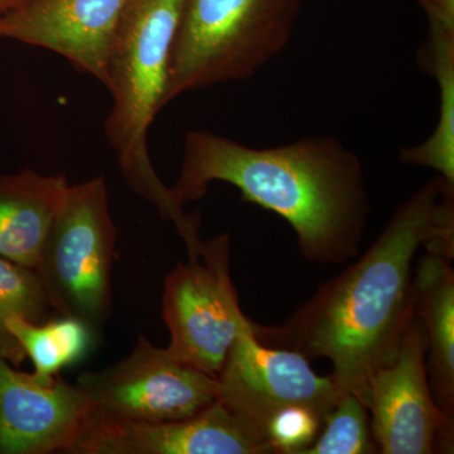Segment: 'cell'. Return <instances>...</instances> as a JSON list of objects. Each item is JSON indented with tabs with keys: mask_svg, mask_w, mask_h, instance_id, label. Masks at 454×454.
I'll return each mask as SVG.
<instances>
[{
	"mask_svg": "<svg viewBox=\"0 0 454 454\" xmlns=\"http://www.w3.org/2000/svg\"><path fill=\"white\" fill-rule=\"evenodd\" d=\"M419 247L454 259V184L439 176L400 203L360 259L322 284L283 324L253 322L256 340L309 361L327 358L340 389L366 406L372 376L394 363L415 316Z\"/></svg>",
	"mask_w": 454,
	"mask_h": 454,
	"instance_id": "1",
	"label": "cell"
},
{
	"mask_svg": "<svg viewBox=\"0 0 454 454\" xmlns=\"http://www.w3.org/2000/svg\"><path fill=\"white\" fill-rule=\"evenodd\" d=\"M212 182L231 184L245 201L286 220L309 262L336 265L357 256L369 193L357 155L334 137L256 149L211 131H188L173 197L184 207Z\"/></svg>",
	"mask_w": 454,
	"mask_h": 454,
	"instance_id": "2",
	"label": "cell"
},
{
	"mask_svg": "<svg viewBox=\"0 0 454 454\" xmlns=\"http://www.w3.org/2000/svg\"><path fill=\"white\" fill-rule=\"evenodd\" d=\"M184 0H129L107 59L113 107L104 122L122 177L137 195L175 223L188 254L199 250L200 215H188L160 181L149 157L148 134L167 106L170 51Z\"/></svg>",
	"mask_w": 454,
	"mask_h": 454,
	"instance_id": "3",
	"label": "cell"
},
{
	"mask_svg": "<svg viewBox=\"0 0 454 454\" xmlns=\"http://www.w3.org/2000/svg\"><path fill=\"white\" fill-rule=\"evenodd\" d=\"M301 0H184L167 106L184 92L249 79L291 38Z\"/></svg>",
	"mask_w": 454,
	"mask_h": 454,
	"instance_id": "4",
	"label": "cell"
},
{
	"mask_svg": "<svg viewBox=\"0 0 454 454\" xmlns=\"http://www.w3.org/2000/svg\"><path fill=\"white\" fill-rule=\"evenodd\" d=\"M115 244L106 177L70 184L35 271L53 310L79 319L94 333L112 315Z\"/></svg>",
	"mask_w": 454,
	"mask_h": 454,
	"instance_id": "5",
	"label": "cell"
},
{
	"mask_svg": "<svg viewBox=\"0 0 454 454\" xmlns=\"http://www.w3.org/2000/svg\"><path fill=\"white\" fill-rule=\"evenodd\" d=\"M164 324L168 352L217 378L230 348L250 325L230 276V235L202 241L199 258L188 259L164 278Z\"/></svg>",
	"mask_w": 454,
	"mask_h": 454,
	"instance_id": "6",
	"label": "cell"
},
{
	"mask_svg": "<svg viewBox=\"0 0 454 454\" xmlns=\"http://www.w3.org/2000/svg\"><path fill=\"white\" fill-rule=\"evenodd\" d=\"M309 363L292 349L260 343L252 321L227 354L217 376V399L267 446L265 430L280 411L303 406L325 418L346 394L333 376H319Z\"/></svg>",
	"mask_w": 454,
	"mask_h": 454,
	"instance_id": "7",
	"label": "cell"
},
{
	"mask_svg": "<svg viewBox=\"0 0 454 454\" xmlns=\"http://www.w3.org/2000/svg\"><path fill=\"white\" fill-rule=\"evenodd\" d=\"M76 385L98 413L138 422L188 419L219 397L217 378L181 363L143 336L129 356L83 373Z\"/></svg>",
	"mask_w": 454,
	"mask_h": 454,
	"instance_id": "8",
	"label": "cell"
},
{
	"mask_svg": "<svg viewBox=\"0 0 454 454\" xmlns=\"http://www.w3.org/2000/svg\"><path fill=\"white\" fill-rule=\"evenodd\" d=\"M422 322L413 317L394 363L372 376L366 408L379 453H453L454 424L430 391Z\"/></svg>",
	"mask_w": 454,
	"mask_h": 454,
	"instance_id": "9",
	"label": "cell"
},
{
	"mask_svg": "<svg viewBox=\"0 0 454 454\" xmlns=\"http://www.w3.org/2000/svg\"><path fill=\"white\" fill-rule=\"evenodd\" d=\"M94 413L77 385L40 381L0 356V453H71Z\"/></svg>",
	"mask_w": 454,
	"mask_h": 454,
	"instance_id": "10",
	"label": "cell"
},
{
	"mask_svg": "<svg viewBox=\"0 0 454 454\" xmlns=\"http://www.w3.org/2000/svg\"><path fill=\"white\" fill-rule=\"evenodd\" d=\"M71 454H270L219 399L188 419L127 420L95 409Z\"/></svg>",
	"mask_w": 454,
	"mask_h": 454,
	"instance_id": "11",
	"label": "cell"
},
{
	"mask_svg": "<svg viewBox=\"0 0 454 454\" xmlns=\"http://www.w3.org/2000/svg\"><path fill=\"white\" fill-rule=\"evenodd\" d=\"M128 3L35 0L0 18V40L51 51L106 86L110 46Z\"/></svg>",
	"mask_w": 454,
	"mask_h": 454,
	"instance_id": "12",
	"label": "cell"
},
{
	"mask_svg": "<svg viewBox=\"0 0 454 454\" xmlns=\"http://www.w3.org/2000/svg\"><path fill=\"white\" fill-rule=\"evenodd\" d=\"M453 259L427 252L413 271L414 312L426 333L430 391L454 424Z\"/></svg>",
	"mask_w": 454,
	"mask_h": 454,
	"instance_id": "13",
	"label": "cell"
},
{
	"mask_svg": "<svg viewBox=\"0 0 454 454\" xmlns=\"http://www.w3.org/2000/svg\"><path fill=\"white\" fill-rule=\"evenodd\" d=\"M67 178L20 170L0 175V256L35 269L51 223L64 201Z\"/></svg>",
	"mask_w": 454,
	"mask_h": 454,
	"instance_id": "14",
	"label": "cell"
},
{
	"mask_svg": "<svg viewBox=\"0 0 454 454\" xmlns=\"http://www.w3.org/2000/svg\"><path fill=\"white\" fill-rule=\"evenodd\" d=\"M428 16V41L420 65L439 89L437 127L426 142L400 152V162L427 167L454 184V0H419Z\"/></svg>",
	"mask_w": 454,
	"mask_h": 454,
	"instance_id": "15",
	"label": "cell"
},
{
	"mask_svg": "<svg viewBox=\"0 0 454 454\" xmlns=\"http://www.w3.org/2000/svg\"><path fill=\"white\" fill-rule=\"evenodd\" d=\"M7 330L35 365V379L52 380L59 370L82 360L94 342V331L79 319L64 317L44 324L22 318L7 321Z\"/></svg>",
	"mask_w": 454,
	"mask_h": 454,
	"instance_id": "16",
	"label": "cell"
},
{
	"mask_svg": "<svg viewBox=\"0 0 454 454\" xmlns=\"http://www.w3.org/2000/svg\"><path fill=\"white\" fill-rule=\"evenodd\" d=\"M46 293L35 269L18 265L0 256V356L20 365L26 352L9 333L7 321L22 318L44 324L52 313Z\"/></svg>",
	"mask_w": 454,
	"mask_h": 454,
	"instance_id": "17",
	"label": "cell"
},
{
	"mask_svg": "<svg viewBox=\"0 0 454 454\" xmlns=\"http://www.w3.org/2000/svg\"><path fill=\"white\" fill-rule=\"evenodd\" d=\"M369 411L354 394L346 393L325 418L318 437L301 454H375Z\"/></svg>",
	"mask_w": 454,
	"mask_h": 454,
	"instance_id": "18",
	"label": "cell"
},
{
	"mask_svg": "<svg viewBox=\"0 0 454 454\" xmlns=\"http://www.w3.org/2000/svg\"><path fill=\"white\" fill-rule=\"evenodd\" d=\"M325 418L303 406L278 413L265 430V443L271 454H301L318 437Z\"/></svg>",
	"mask_w": 454,
	"mask_h": 454,
	"instance_id": "19",
	"label": "cell"
},
{
	"mask_svg": "<svg viewBox=\"0 0 454 454\" xmlns=\"http://www.w3.org/2000/svg\"><path fill=\"white\" fill-rule=\"evenodd\" d=\"M35 0H0V18L27 7Z\"/></svg>",
	"mask_w": 454,
	"mask_h": 454,
	"instance_id": "20",
	"label": "cell"
}]
</instances>
